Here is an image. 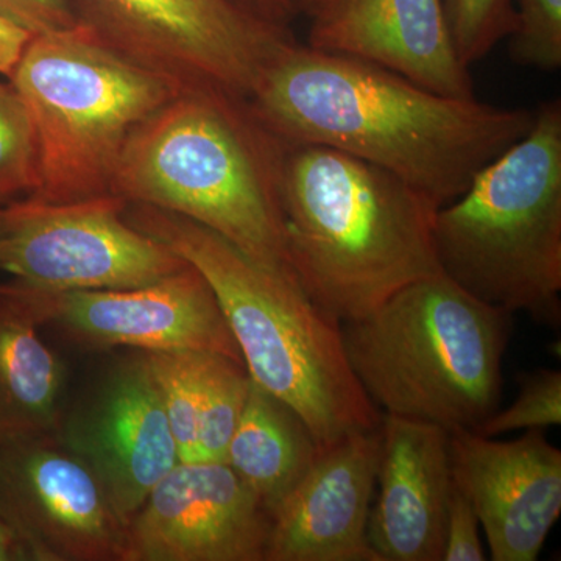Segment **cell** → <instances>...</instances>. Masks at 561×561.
<instances>
[{
    "instance_id": "1",
    "label": "cell",
    "mask_w": 561,
    "mask_h": 561,
    "mask_svg": "<svg viewBox=\"0 0 561 561\" xmlns=\"http://www.w3.org/2000/svg\"><path fill=\"white\" fill-rule=\"evenodd\" d=\"M249 103L284 142L320 144L371 162L437 209L463 194L535 121V111L448 98L295 39L276 51Z\"/></svg>"
},
{
    "instance_id": "2",
    "label": "cell",
    "mask_w": 561,
    "mask_h": 561,
    "mask_svg": "<svg viewBox=\"0 0 561 561\" xmlns=\"http://www.w3.org/2000/svg\"><path fill=\"white\" fill-rule=\"evenodd\" d=\"M124 217L205 276L250 378L300 416L319 451L379 427L382 413L351 368L342 321L294 273L253 260L219 232L171 210L127 203Z\"/></svg>"
},
{
    "instance_id": "3",
    "label": "cell",
    "mask_w": 561,
    "mask_h": 561,
    "mask_svg": "<svg viewBox=\"0 0 561 561\" xmlns=\"http://www.w3.org/2000/svg\"><path fill=\"white\" fill-rule=\"evenodd\" d=\"M279 202L295 275L342 323L442 273L437 208L371 162L320 144L284 142Z\"/></svg>"
},
{
    "instance_id": "4",
    "label": "cell",
    "mask_w": 561,
    "mask_h": 561,
    "mask_svg": "<svg viewBox=\"0 0 561 561\" xmlns=\"http://www.w3.org/2000/svg\"><path fill=\"white\" fill-rule=\"evenodd\" d=\"M283 154L284 140L245 98L183 90L127 140L111 192L197 221L253 260L295 275L280 213Z\"/></svg>"
},
{
    "instance_id": "5",
    "label": "cell",
    "mask_w": 561,
    "mask_h": 561,
    "mask_svg": "<svg viewBox=\"0 0 561 561\" xmlns=\"http://www.w3.org/2000/svg\"><path fill=\"white\" fill-rule=\"evenodd\" d=\"M512 316L437 273L342 323L343 343L362 389L383 413L476 431L500 409Z\"/></svg>"
},
{
    "instance_id": "6",
    "label": "cell",
    "mask_w": 561,
    "mask_h": 561,
    "mask_svg": "<svg viewBox=\"0 0 561 561\" xmlns=\"http://www.w3.org/2000/svg\"><path fill=\"white\" fill-rule=\"evenodd\" d=\"M438 267L479 300L540 323L561 319V102L437 209Z\"/></svg>"
},
{
    "instance_id": "7",
    "label": "cell",
    "mask_w": 561,
    "mask_h": 561,
    "mask_svg": "<svg viewBox=\"0 0 561 561\" xmlns=\"http://www.w3.org/2000/svg\"><path fill=\"white\" fill-rule=\"evenodd\" d=\"M9 81L38 140L39 190L27 201L54 205L113 195L127 140L183 91L83 25L32 36Z\"/></svg>"
},
{
    "instance_id": "8",
    "label": "cell",
    "mask_w": 561,
    "mask_h": 561,
    "mask_svg": "<svg viewBox=\"0 0 561 561\" xmlns=\"http://www.w3.org/2000/svg\"><path fill=\"white\" fill-rule=\"evenodd\" d=\"M79 24L181 90L217 88L249 101L290 31L230 0H70Z\"/></svg>"
},
{
    "instance_id": "9",
    "label": "cell",
    "mask_w": 561,
    "mask_h": 561,
    "mask_svg": "<svg viewBox=\"0 0 561 561\" xmlns=\"http://www.w3.org/2000/svg\"><path fill=\"white\" fill-rule=\"evenodd\" d=\"M117 195L76 203L21 201L0 209V273L49 290L135 289L187 262L131 227Z\"/></svg>"
},
{
    "instance_id": "10",
    "label": "cell",
    "mask_w": 561,
    "mask_h": 561,
    "mask_svg": "<svg viewBox=\"0 0 561 561\" xmlns=\"http://www.w3.org/2000/svg\"><path fill=\"white\" fill-rule=\"evenodd\" d=\"M13 283L41 327L60 328L88 348L192 351L245 365L216 294L194 265L135 289L49 290Z\"/></svg>"
},
{
    "instance_id": "11",
    "label": "cell",
    "mask_w": 561,
    "mask_h": 561,
    "mask_svg": "<svg viewBox=\"0 0 561 561\" xmlns=\"http://www.w3.org/2000/svg\"><path fill=\"white\" fill-rule=\"evenodd\" d=\"M0 522L28 560L122 561L125 526L58 432L0 443Z\"/></svg>"
},
{
    "instance_id": "12",
    "label": "cell",
    "mask_w": 561,
    "mask_h": 561,
    "mask_svg": "<svg viewBox=\"0 0 561 561\" xmlns=\"http://www.w3.org/2000/svg\"><path fill=\"white\" fill-rule=\"evenodd\" d=\"M272 515L220 461H179L125 529L122 561H265Z\"/></svg>"
},
{
    "instance_id": "13",
    "label": "cell",
    "mask_w": 561,
    "mask_h": 561,
    "mask_svg": "<svg viewBox=\"0 0 561 561\" xmlns=\"http://www.w3.org/2000/svg\"><path fill=\"white\" fill-rule=\"evenodd\" d=\"M454 485L470 501L494 561H535L561 513V451L545 430L512 442L449 432Z\"/></svg>"
},
{
    "instance_id": "14",
    "label": "cell",
    "mask_w": 561,
    "mask_h": 561,
    "mask_svg": "<svg viewBox=\"0 0 561 561\" xmlns=\"http://www.w3.org/2000/svg\"><path fill=\"white\" fill-rule=\"evenodd\" d=\"M58 434L94 472L125 529L180 461L160 390L142 354L111 373Z\"/></svg>"
},
{
    "instance_id": "15",
    "label": "cell",
    "mask_w": 561,
    "mask_h": 561,
    "mask_svg": "<svg viewBox=\"0 0 561 561\" xmlns=\"http://www.w3.org/2000/svg\"><path fill=\"white\" fill-rule=\"evenodd\" d=\"M381 424L321 449L272 513L265 561H379L368 541Z\"/></svg>"
},
{
    "instance_id": "16",
    "label": "cell",
    "mask_w": 561,
    "mask_h": 561,
    "mask_svg": "<svg viewBox=\"0 0 561 561\" xmlns=\"http://www.w3.org/2000/svg\"><path fill=\"white\" fill-rule=\"evenodd\" d=\"M312 21L313 49L373 62L448 98H474L443 0H334Z\"/></svg>"
},
{
    "instance_id": "17",
    "label": "cell",
    "mask_w": 561,
    "mask_h": 561,
    "mask_svg": "<svg viewBox=\"0 0 561 561\" xmlns=\"http://www.w3.org/2000/svg\"><path fill=\"white\" fill-rule=\"evenodd\" d=\"M378 500L368 541L379 561H442L454 479L449 432L382 413Z\"/></svg>"
},
{
    "instance_id": "18",
    "label": "cell",
    "mask_w": 561,
    "mask_h": 561,
    "mask_svg": "<svg viewBox=\"0 0 561 561\" xmlns=\"http://www.w3.org/2000/svg\"><path fill=\"white\" fill-rule=\"evenodd\" d=\"M39 328L14 283L0 284V443L60 431L65 367Z\"/></svg>"
},
{
    "instance_id": "19",
    "label": "cell",
    "mask_w": 561,
    "mask_h": 561,
    "mask_svg": "<svg viewBox=\"0 0 561 561\" xmlns=\"http://www.w3.org/2000/svg\"><path fill=\"white\" fill-rule=\"evenodd\" d=\"M317 457V443L300 416L251 379L225 463L272 515L311 470Z\"/></svg>"
},
{
    "instance_id": "20",
    "label": "cell",
    "mask_w": 561,
    "mask_h": 561,
    "mask_svg": "<svg viewBox=\"0 0 561 561\" xmlns=\"http://www.w3.org/2000/svg\"><path fill=\"white\" fill-rule=\"evenodd\" d=\"M250 381L245 365L219 354L206 356L197 445L192 461L225 463L228 445L245 408Z\"/></svg>"
},
{
    "instance_id": "21",
    "label": "cell",
    "mask_w": 561,
    "mask_h": 561,
    "mask_svg": "<svg viewBox=\"0 0 561 561\" xmlns=\"http://www.w3.org/2000/svg\"><path fill=\"white\" fill-rule=\"evenodd\" d=\"M206 356L208 354L192 351L142 353L151 378L160 390L180 461L194 459Z\"/></svg>"
},
{
    "instance_id": "22",
    "label": "cell",
    "mask_w": 561,
    "mask_h": 561,
    "mask_svg": "<svg viewBox=\"0 0 561 561\" xmlns=\"http://www.w3.org/2000/svg\"><path fill=\"white\" fill-rule=\"evenodd\" d=\"M38 190L35 125L13 84L0 80V206L27 201Z\"/></svg>"
},
{
    "instance_id": "23",
    "label": "cell",
    "mask_w": 561,
    "mask_h": 561,
    "mask_svg": "<svg viewBox=\"0 0 561 561\" xmlns=\"http://www.w3.org/2000/svg\"><path fill=\"white\" fill-rule=\"evenodd\" d=\"M454 47L467 68L482 60L516 24L513 0H443Z\"/></svg>"
},
{
    "instance_id": "24",
    "label": "cell",
    "mask_w": 561,
    "mask_h": 561,
    "mask_svg": "<svg viewBox=\"0 0 561 561\" xmlns=\"http://www.w3.org/2000/svg\"><path fill=\"white\" fill-rule=\"evenodd\" d=\"M516 400L507 409H497L478 430L482 437L494 438L513 431L546 430L561 423V373L537 370L519 376Z\"/></svg>"
},
{
    "instance_id": "25",
    "label": "cell",
    "mask_w": 561,
    "mask_h": 561,
    "mask_svg": "<svg viewBox=\"0 0 561 561\" xmlns=\"http://www.w3.org/2000/svg\"><path fill=\"white\" fill-rule=\"evenodd\" d=\"M508 36L512 60L524 68L556 72L561 68V0H518Z\"/></svg>"
},
{
    "instance_id": "26",
    "label": "cell",
    "mask_w": 561,
    "mask_h": 561,
    "mask_svg": "<svg viewBox=\"0 0 561 561\" xmlns=\"http://www.w3.org/2000/svg\"><path fill=\"white\" fill-rule=\"evenodd\" d=\"M481 523L470 501L454 485L446 518L442 561L486 560L481 540Z\"/></svg>"
},
{
    "instance_id": "27",
    "label": "cell",
    "mask_w": 561,
    "mask_h": 561,
    "mask_svg": "<svg viewBox=\"0 0 561 561\" xmlns=\"http://www.w3.org/2000/svg\"><path fill=\"white\" fill-rule=\"evenodd\" d=\"M0 13L33 36L79 27L70 0H0Z\"/></svg>"
},
{
    "instance_id": "28",
    "label": "cell",
    "mask_w": 561,
    "mask_h": 561,
    "mask_svg": "<svg viewBox=\"0 0 561 561\" xmlns=\"http://www.w3.org/2000/svg\"><path fill=\"white\" fill-rule=\"evenodd\" d=\"M257 20L290 31V24L301 13L298 0H230Z\"/></svg>"
},
{
    "instance_id": "29",
    "label": "cell",
    "mask_w": 561,
    "mask_h": 561,
    "mask_svg": "<svg viewBox=\"0 0 561 561\" xmlns=\"http://www.w3.org/2000/svg\"><path fill=\"white\" fill-rule=\"evenodd\" d=\"M32 36L31 32L0 13V76L9 79Z\"/></svg>"
},
{
    "instance_id": "30",
    "label": "cell",
    "mask_w": 561,
    "mask_h": 561,
    "mask_svg": "<svg viewBox=\"0 0 561 561\" xmlns=\"http://www.w3.org/2000/svg\"><path fill=\"white\" fill-rule=\"evenodd\" d=\"M9 560H28V557L14 531L0 522V561Z\"/></svg>"
},
{
    "instance_id": "31",
    "label": "cell",
    "mask_w": 561,
    "mask_h": 561,
    "mask_svg": "<svg viewBox=\"0 0 561 561\" xmlns=\"http://www.w3.org/2000/svg\"><path fill=\"white\" fill-rule=\"evenodd\" d=\"M298 2H300L301 13L313 18L320 14L321 11L327 10L334 0H298Z\"/></svg>"
},
{
    "instance_id": "32",
    "label": "cell",
    "mask_w": 561,
    "mask_h": 561,
    "mask_svg": "<svg viewBox=\"0 0 561 561\" xmlns=\"http://www.w3.org/2000/svg\"><path fill=\"white\" fill-rule=\"evenodd\" d=\"M0 209H2V206H0Z\"/></svg>"
}]
</instances>
